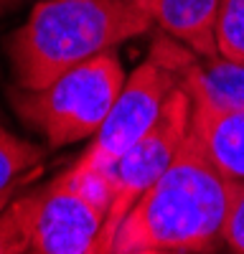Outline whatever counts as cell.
Listing matches in <instances>:
<instances>
[{
    "label": "cell",
    "instance_id": "9c48e42d",
    "mask_svg": "<svg viewBox=\"0 0 244 254\" xmlns=\"http://www.w3.org/2000/svg\"><path fill=\"white\" fill-rule=\"evenodd\" d=\"M191 125L219 171L244 183V110L219 112L193 104Z\"/></svg>",
    "mask_w": 244,
    "mask_h": 254
},
{
    "label": "cell",
    "instance_id": "52a82bcc",
    "mask_svg": "<svg viewBox=\"0 0 244 254\" xmlns=\"http://www.w3.org/2000/svg\"><path fill=\"white\" fill-rule=\"evenodd\" d=\"M176 69L191 102L209 110H244V64L221 56H196L178 41L163 36L150 46Z\"/></svg>",
    "mask_w": 244,
    "mask_h": 254
},
{
    "label": "cell",
    "instance_id": "5bb4252c",
    "mask_svg": "<svg viewBox=\"0 0 244 254\" xmlns=\"http://www.w3.org/2000/svg\"><path fill=\"white\" fill-rule=\"evenodd\" d=\"M140 254H173V252H140Z\"/></svg>",
    "mask_w": 244,
    "mask_h": 254
},
{
    "label": "cell",
    "instance_id": "8fae6325",
    "mask_svg": "<svg viewBox=\"0 0 244 254\" xmlns=\"http://www.w3.org/2000/svg\"><path fill=\"white\" fill-rule=\"evenodd\" d=\"M214 41L216 56L244 64V0H219Z\"/></svg>",
    "mask_w": 244,
    "mask_h": 254
},
{
    "label": "cell",
    "instance_id": "3957f363",
    "mask_svg": "<svg viewBox=\"0 0 244 254\" xmlns=\"http://www.w3.org/2000/svg\"><path fill=\"white\" fill-rule=\"evenodd\" d=\"M125 69L115 51L94 56L41 89H13L10 102L23 122L51 147L92 140L115 104Z\"/></svg>",
    "mask_w": 244,
    "mask_h": 254
},
{
    "label": "cell",
    "instance_id": "8992f818",
    "mask_svg": "<svg viewBox=\"0 0 244 254\" xmlns=\"http://www.w3.org/2000/svg\"><path fill=\"white\" fill-rule=\"evenodd\" d=\"M178 84L181 79L176 69L155 49H150L148 59L130 76H125V84L105 122L89 140V147L74 163V168L112 173L115 163L153 127L163 104Z\"/></svg>",
    "mask_w": 244,
    "mask_h": 254
},
{
    "label": "cell",
    "instance_id": "7a4b0ae2",
    "mask_svg": "<svg viewBox=\"0 0 244 254\" xmlns=\"http://www.w3.org/2000/svg\"><path fill=\"white\" fill-rule=\"evenodd\" d=\"M153 26L148 0H38L8 41L15 81L41 89Z\"/></svg>",
    "mask_w": 244,
    "mask_h": 254
},
{
    "label": "cell",
    "instance_id": "9a60e30c",
    "mask_svg": "<svg viewBox=\"0 0 244 254\" xmlns=\"http://www.w3.org/2000/svg\"><path fill=\"white\" fill-rule=\"evenodd\" d=\"M26 254H38V252H33V249H28V252H26Z\"/></svg>",
    "mask_w": 244,
    "mask_h": 254
},
{
    "label": "cell",
    "instance_id": "30bf717a",
    "mask_svg": "<svg viewBox=\"0 0 244 254\" xmlns=\"http://www.w3.org/2000/svg\"><path fill=\"white\" fill-rule=\"evenodd\" d=\"M41 158H44V150L36 142L15 137L0 125V208H5L3 198L13 193L20 178L33 171Z\"/></svg>",
    "mask_w": 244,
    "mask_h": 254
},
{
    "label": "cell",
    "instance_id": "7c38bea8",
    "mask_svg": "<svg viewBox=\"0 0 244 254\" xmlns=\"http://www.w3.org/2000/svg\"><path fill=\"white\" fill-rule=\"evenodd\" d=\"M31 249L26 221L18 201L0 208V254H26Z\"/></svg>",
    "mask_w": 244,
    "mask_h": 254
},
{
    "label": "cell",
    "instance_id": "4fadbf2b",
    "mask_svg": "<svg viewBox=\"0 0 244 254\" xmlns=\"http://www.w3.org/2000/svg\"><path fill=\"white\" fill-rule=\"evenodd\" d=\"M221 244H227L232 254H244V183L232 181V198L227 221L221 231Z\"/></svg>",
    "mask_w": 244,
    "mask_h": 254
},
{
    "label": "cell",
    "instance_id": "ba28073f",
    "mask_svg": "<svg viewBox=\"0 0 244 254\" xmlns=\"http://www.w3.org/2000/svg\"><path fill=\"white\" fill-rule=\"evenodd\" d=\"M153 23L196 56H216L219 0H148Z\"/></svg>",
    "mask_w": 244,
    "mask_h": 254
},
{
    "label": "cell",
    "instance_id": "5b68a950",
    "mask_svg": "<svg viewBox=\"0 0 244 254\" xmlns=\"http://www.w3.org/2000/svg\"><path fill=\"white\" fill-rule=\"evenodd\" d=\"M191 115H193L191 94L183 84H178L163 104L153 127L115 163L112 201L89 254H112L115 237L125 216L142 198V193L163 176V171L173 163L176 153L181 150L183 140L191 130Z\"/></svg>",
    "mask_w": 244,
    "mask_h": 254
},
{
    "label": "cell",
    "instance_id": "277c9868",
    "mask_svg": "<svg viewBox=\"0 0 244 254\" xmlns=\"http://www.w3.org/2000/svg\"><path fill=\"white\" fill-rule=\"evenodd\" d=\"M15 201L33 252L89 254L112 201V173L71 165L36 193Z\"/></svg>",
    "mask_w": 244,
    "mask_h": 254
},
{
    "label": "cell",
    "instance_id": "6da1fadb",
    "mask_svg": "<svg viewBox=\"0 0 244 254\" xmlns=\"http://www.w3.org/2000/svg\"><path fill=\"white\" fill-rule=\"evenodd\" d=\"M229 198L232 178L216 168L191 125L173 163L125 216L112 254H209L221 244Z\"/></svg>",
    "mask_w": 244,
    "mask_h": 254
}]
</instances>
